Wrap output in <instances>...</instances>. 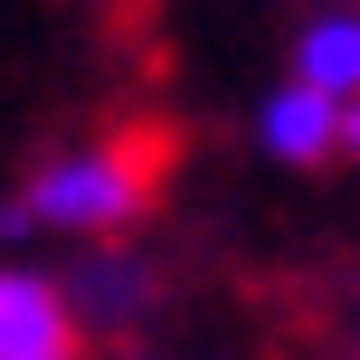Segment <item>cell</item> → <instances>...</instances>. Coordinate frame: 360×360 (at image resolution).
I'll return each mask as SVG.
<instances>
[{"label":"cell","mask_w":360,"mask_h":360,"mask_svg":"<svg viewBox=\"0 0 360 360\" xmlns=\"http://www.w3.org/2000/svg\"><path fill=\"white\" fill-rule=\"evenodd\" d=\"M0 360H86V313L57 275L0 256Z\"/></svg>","instance_id":"cell-2"},{"label":"cell","mask_w":360,"mask_h":360,"mask_svg":"<svg viewBox=\"0 0 360 360\" xmlns=\"http://www.w3.org/2000/svg\"><path fill=\"white\" fill-rule=\"evenodd\" d=\"M342 162H360V105H342Z\"/></svg>","instance_id":"cell-5"},{"label":"cell","mask_w":360,"mask_h":360,"mask_svg":"<svg viewBox=\"0 0 360 360\" xmlns=\"http://www.w3.org/2000/svg\"><path fill=\"white\" fill-rule=\"evenodd\" d=\"M256 152H266L275 171H323V162H342V105L285 76V86L256 105Z\"/></svg>","instance_id":"cell-3"},{"label":"cell","mask_w":360,"mask_h":360,"mask_svg":"<svg viewBox=\"0 0 360 360\" xmlns=\"http://www.w3.org/2000/svg\"><path fill=\"white\" fill-rule=\"evenodd\" d=\"M294 86L332 95V105H360V10H323L304 19V38H294Z\"/></svg>","instance_id":"cell-4"},{"label":"cell","mask_w":360,"mask_h":360,"mask_svg":"<svg viewBox=\"0 0 360 360\" xmlns=\"http://www.w3.org/2000/svg\"><path fill=\"white\" fill-rule=\"evenodd\" d=\"M162 199V152L143 133H105V143H67L48 152L19 199L0 209V237H29V228H57V237H133Z\"/></svg>","instance_id":"cell-1"}]
</instances>
